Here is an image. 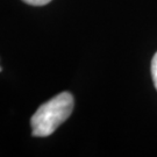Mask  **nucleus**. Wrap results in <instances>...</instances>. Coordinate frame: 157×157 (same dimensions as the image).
Masks as SVG:
<instances>
[{"label":"nucleus","mask_w":157,"mask_h":157,"mask_svg":"<svg viewBox=\"0 0 157 157\" xmlns=\"http://www.w3.org/2000/svg\"><path fill=\"white\" fill-rule=\"evenodd\" d=\"M72 111L73 97L70 92H62L42 104L30 119L33 136L51 135L71 115Z\"/></svg>","instance_id":"f257e3e1"},{"label":"nucleus","mask_w":157,"mask_h":157,"mask_svg":"<svg viewBox=\"0 0 157 157\" xmlns=\"http://www.w3.org/2000/svg\"><path fill=\"white\" fill-rule=\"evenodd\" d=\"M150 71H151V77L154 85L157 90V52L154 55L151 59V65H150Z\"/></svg>","instance_id":"f03ea898"},{"label":"nucleus","mask_w":157,"mask_h":157,"mask_svg":"<svg viewBox=\"0 0 157 157\" xmlns=\"http://www.w3.org/2000/svg\"><path fill=\"white\" fill-rule=\"evenodd\" d=\"M22 1L32 6H44L49 4L51 0H22Z\"/></svg>","instance_id":"7ed1b4c3"},{"label":"nucleus","mask_w":157,"mask_h":157,"mask_svg":"<svg viewBox=\"0 0 157 157\" xmlns=\"http://www.w3.org/2000/svg\"><path fill=\"white\" fill-rule=\"evenodd\" d=\"M0 71H1V67H0Z\"/></svg>","instance_id":"20e7f679"}]
</instances>
